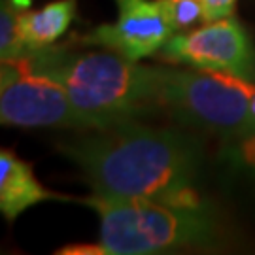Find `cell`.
<instances>
[{
    "instance_id": "1",
    "label": "cell",
    "mask_w": 255,
    "mask_h": 255,
    "mask_svg": "<svg viewBox=\"0 0 255 255\" xmlns=\"http://www.w3.org/2000/svg\"><path fill=\"white\" fill-rule=\"evenodd\" d=\"M59 151L83 172L93 195L119 201L199 202L201 140L182 128L121 121L66 140Z\"/></svg>"
},
{
    "instance_id": "2",
    "label": "cell",
    "mask_w": 255,
    "mask_h": 255,
    "mask_svg": "<svg viewBox=\"0 0 255 255\" xmlns=\"http://www.w3.org/2000/svg\"><path fill=\"white\" fill-rule=\"evenodd\" d=\"M30 64L63 85L93 128H104L159 110L163 66H144L102 49L49 46L28 53Z\"/></svg>"
},
{
    "instance_id": "3",
    "label": "cell",
    "mask_w": 255,
    "mask_h": 255,
    "mask_svg": "<svg viewBox=\"0 0 255 255\" xmlns=\"http://www.w3.org/2000/svg\"><path fill=\"white\" fill-rule=\"evenodd\" d=\"M101 218L97 244L64 246L59 255H157L219 246L223 227L206 201H119L91 195L80 199Z\"/></svg>"
},
{
    "instance_id": "4",
    "label": "cell",
    "mask_w": 255,
    "mask_h": 255,
    "mask_svg": "<svg viewBox=\"0 0 255 255\" xmlns=\"http://www.w3.org/2000/svg\"><path fill=\"white\" fill-rule=\"evenodd\" d=\"M255 80L221 70L163 66L159 110L185 127L231 138L255 130Z\"/></svg>"
},
{
    "instance_id": "5",
    "label": "cell",
    "mask_w": 255,
    "mask_h": 255,
    "mask_svg": "<svg viewBox=\"0 0 255 255\" xmlns=\"http://www.w3.org/2000/svg\"><path fill=\"white\" fill-rule=\"evenodd\" d=\"M0 121L6 127L91 130V123L74 106L66 89L36 70L28 57L2 61Z\"/></svg>"
},
{
    "instance_id": "6",
    "label": "cell",
    "mask_w": 255,
    "mask_h": 255,
    "mask_svg": "<svg viewBox=\"0 0 255 255\" xmlns=\"http://www.w3.org/2000/svg\"><path fill=\"white\" fill-rule=\"evenodd\" d=\"M159 55L180 66L221 70L255 80L254 40L235 17L204 21L199 27L176 32Z\"/></svg>"
},
{
    "instance_id": "7",
    "label": "cell",
    "mask_w": 255,
    "mask_h": 255,
    "mask_svg": "<svg viewBox=\"0 0 255 255\" xmlns=\"http://www.w3.org/2000/svg\"><path fill=\"white\" fill-rule=\"evenodd\" d=\"M118 17L85 34H76L74 42L89 47H102L142 61L157 55L176 34L170 19L159 0H116Z\"/></svg>"
},
{
    "instance_id": "8",
    "label": "cell",
    "mask_w": 255,
    "mask_h": 255,
    "mask_svg": "<svg viewBox=\"0 0 255 255\" xmlns=\"http://www.w3.org/2000/svg\"><path fill=\"white\" fill-rule=\"evenodd\" d=\"M46 201H70L38 182L32 164L23 161L8 147L0 151V210L2 216L13 221L23 212Z\"/></svg>"
},
{
    "instance_id": "9",
    "label": "cell",
    "mask_w": 255,
    "mask_h": 255,
    "mask_svg": "<svg viewBox=\"0 0 255 255\" xmlns=\"http://www.w3.org/2000/svg\"><path fill=\"white\" fill-rule=\"evenodd\" d=\"M78 17L76 0H55L40 9L19 11V34L27 53L53 46Z\"/></svg>"
},
{
    "instance_id": "10",
    "label": "cell",
    "mask_w": 255,
    "mask_h": 255,
    "mask_svg": "<svg viewBox=\"0 0 255 255\" xmlns=\"http://www.w3.org/2000/svg\"><path fill=\"white\" fill-rule=\"evenodd\" d=\"M219 161L227 164L233 172L255 180V130L223 138Z\"/></svg>"
},
{
    "instance_id": "11",
    "label": "cell",
    "mask_w": 255,
    "mask_h": 255,
    "mask_svg": "<svg viewBox=\"0 0 255 255\" xmlns=\"http://www.w3.org/2000/svg\"><path fill=\"white\" fill-rule=\"evenodd\" d=\"M19 9L11 6V2L2 0L0 8V57L2 61H15L27 57V49L19 34Z\"/></svg>"
},
{
    "instance_id": "12",
    "label": "cell",
    "mask_w": 255,
    "mask_h": 255,
    "mask_svg": "<svg viewBox=\"0 0 255 255\" xmlns=\"http://www.w3.org/2000/svg\"><path fill=\"white\" fill-rule=\"evenodd\" d=\"M176 32H183L206 21L202 0H159Z\"/></svg>"
},
{
    "instance_id": "13",
    "label": "cell",
    "mask_w": 255,
    "mask_h": 255,
    "mask_svg": "<svg viewBox=\"0 0 255 255\" xmlns=\"http://www.w3.org/2000/svg\"><path fill=\"white\" fill-rule=\"evenodd\" d=\"M237 2L238 0H202L206 21L233 17V13L237 9Z\"/></svg>"
},
{
    "instance_id": "14",
    "label": "cell",
    "mask_w": 255,
    "mask_h": 255,
    "mask_svg": "<svg viewBox=\"0 0 255 255\" xmlns=\"http://www.w3.org/2000/svg\"><path fill=\"white\" fill-rule=\"evenodd\" d=\"M9 2H11V6H13V8H17L19 11L28 9V6L32 4V0H9Z\"/></svg>"
}]
</instances>
